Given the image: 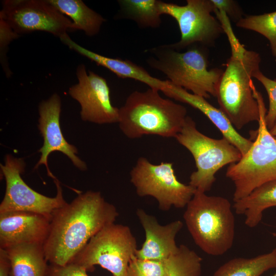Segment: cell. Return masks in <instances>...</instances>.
<instances>
[{
    "label": "cell",
    "instance_id": "obj_11",
    "mask_svg": "<svg viewBox=\"0 0 276 276\" xmlns=\"http://www.w3.org/2000/svg\"><path fill=\"white\" fill-rule=\"evenodd\" d=\"M1 164V174L6 182L5 193L0 204V214L24 211L38 213L51 218L53 212L66 203L59 180L54 182L57 194L54 197L42 195L32 189L23 180L26 164L24 159L7 154Z\"/></svg>",
    "mask_w": 276,
    "mask_h": 276
},
{
    "label": "cell",
    "instance_id": "obj_6",
    "mask_svg": "<svg viewBox=\"0 0 276 276\" xmlns=\"http://www.w3.org/2000/svg\"><path fill=\"white\" fill-rule=\"evenodd\" d=\"M254 94L260 109L259 127L247 152L236 163L229 165L226 176L233 181V201L240 200L263 184L276 181V140L267 128V112L262 94L256 88Z\"/></svg>",
    "mask_w": 276,
    "mask_h": 276
},
{
    "label": "cell",
    "instance_id": "obj_26",
    "mask_svg": "<svg viewBox=\"0 0 276 276\" xmlns=\"http://www.w3.org/2000/svg\"><path fill=\"white\" fill-rule=\"evenodd\" d=\"M168 259L144 260L134 256L129 264L126 276H168Z\"/></svg>",
    "mask_w": 276,
    "mask_h": 276
},
{
    "label": "cell",
    "instance_id": "obj_23",
    "mask_svg": "<svg viewBox=\"0 0 276 276\" xmlns=\"http://www.w3.org/2000/svg\"><path fill=\"white\" fill-rule=\"evenodd\" d=\"M159 0H120V15L141 28H157L162 23Z\"/></svg>",
    "mask_w": 276,
    "mask_h": 276
},
{
    "label": "cell",
    "instance_id": "obj_32",
    "mask_svg": "<svg viewBox=\"0 0 276 276\" xmlns=\"http://www.w3.org/2000/svg\"><path fill=\"white\" fill-rule=\"evenodd\" d=\"M269 131L271 135L276 140V120L273 126Z\"/></svg>",
    "mask_w": 276,
    "mask_h": 276
},
{
    "label": "cell",
    "instance_id": "obj_31",
    "mask_svg": "<svg viewBox=\"0 0 276 276\" xmlns=\"http://www.w3.org/2000/svg\"><path fill=\"white\" fill-rule=\"evenodd\" d=\"M0 276L10 275V262L6 249L0 248Z\"/></svg>",
    "mask_w": 276,
    "mask_h": 276
},
{
    "label": "cell",
    "instance_id": "obj_1",
    "mask_svg": "<svg viewBox=\"0 0 276 276\" xmlns=\"http://www.w3.org/2000/svg\"><path fill=\"white\" fill-rule=\"evenodd\" d=\"M119 216L116 206L100 192L87 191L56 209L50 220L43 249L47 261L64 265L71 262L88 241Z\"/></svg>",
    "mask_w": 276,
    "mask_h": 276
},
{
    "label": "cell",
    "instance_id": "obj_8",
    "mask_svg": "<svg viewBox=\"0 0 276 276\" xmlns=\"http://www.w3.org/2000/svg\"><path fill=\"white\" fill-rule=\"evenodd\" d=\"M136 240L127 225L113 223L99 232L70 263L87 271L99 265L112 276H126L131 260L135 256Z\"/></svg>",
    "mask_w": 276,
    "mask_h": 276
},
{
    "label": "cell",
    "instance_id": "obj_24",
    "mask_svg": "<svg viewBox=\"0 0 276 276\" xmlns=\"http://www.w3.org/2000/svg\"><path fill=\"white\" fill-rule=\"evenodd\" d=\"M235 24L238 28L255 31L266 38L272 55L276 58V11L259 15H245Z\"/></svg>",
    "mask_w": 276,
    "mask_h": 276
},
{
    "label": "cell",
    "instance_id": "obj_27",
    "mask_svg": "<svg viewBox=\"0 0 276 276\" xmlns=\"http://www.w3.org/2000/svg\"><path fill=\"white\" fill-rule=\"evenodd\" d=\"M253 78L258 80L266 90L269 99V108L265 117V121L268 130L273 126L276 120V80L264 75L259 70L253 74Z\"/></svg>",
    "mask_w": 276,
    "mask_h": 276
},
{
    "label": "cell",
    "instance_id": "obj_16",
    "mask_svg": "<svg viewBox=\"0 0 276 276\" xmlns=\"http://www.w3.org/2000/svg\"><path fill=\"white\" fill-rule=\"evenodd\" d=\"M136 214L145 234L142 247L136 251V258L166 260L178 252L179 246L176 243L175 238L183 227L182 221L177 220L163 225L154 216L142 209H137Z\"/></svg>",
    "mask_w": 276,
    "mask_h": 276
},
{
    "label": "cell",
    "instance_id": "obj_14",
    "mask_svg": "<svg viewBox=\"0 0 276 276\" xmlns=\"http://www.w3.org/2000/svg\"><path fill=\"white\" fill-rule=\"evenodd\" d=\"M61 99L57 94H54L48 99L40 102L38 106V129L41 134L43 143L39 150L40 157L34 168L43 165L48 174L53 179V175L48 166V157L54 151L61 152L69 158L73 165L81 171L87 169L86 163L77 155L78 149L65 139L60 124Z\"/></svg>",
    "mask_w": 276,
    "mask_h": 276
},
{
    "label": "cell",
    "instance_id": "obj_15",
    "mask_svg": "<svg viewBox=\"0 0 276 276\" xmlns=\"http://www.w3.org/2000/svg\"><path fill=\"white\" fill-rule=\"evenodd\" d=\"M51 218L30 212L0 214V248L23 244L43 245L48 236Z\"/></svg>",
    "mask_w": 276,
    "mask_h": 276
},
{
    "label": "cell",
    "instance_id": "obj_9",
    "mask_svg": "<svg viewBox=\"0 0 276 276\" xmlns=\"http://www.w3.org/2000/svg\"><path fill=\"white\" fill-rule=\"evenodd\" d=\"M130 177L137 195L154 198L159 209L164 211L172 206L186 207L196 191L178 180L170 162L153 164L146 157H140L131 170Z\"/></svg>",
    "mask_w": 276,
    "mask_h": 276
},
{
    "label": "cell",
    "instance_id": "obj_5",
    "mask_svg": "<svg viewBox=\"0 0 276 276\" xmlns=\"http://www.w3.org/2000/svg\"><path fill=\"white\" fill-rule=\"evenodd\" d=\"M183 218L194 242L206 254L220 256L232 247L235 221L227 199L196 190Z\"/></svg>",
    "mask_w": 276,
    "mask_h": 276
},
{
    "label": "cell",
    "instance_id": "obj_28",
    "mask_svg": "<svg viewBox=\"0 0 276 276\" xmlns=\"http://www.w3.org/2000/svg\"><path fill=\"white\" fill-rule=\"evenodd\" d=\"M19 35L3 18H0V56L1 62L7 77L11 75L7 59V52L10 43Z\"/></svg>",
    "mask_w": 276,
    "mask_h": 276
},
{
    "label": "cell",
    "instance_id": "obj_22",
    "mask_svg": "<svg viewBox=\"0 0 276 276\" xmlns=\"http://www.w3.org/2000/svg\"><path fill=\"white\" fill-rule=\"evenodd\" d=\"M276 268V251L251 258H236L220 266L213 276H260Z\"/></svg>",
    "mask_w": 276,
    "mask_h": 276
},
{
    "label": "cell",
    "instance_id": "obj_3",
    "mask_svg": "<svg viewBox=\"0 0 276 276\" xmlns=\"http://www.w3.org/2000/svg\"><path fill=\"white\" fill-rule=\"evenodd\" d=\"M188 116L183 105L163 98L158 90L149 88L128 96L119 108L118 124L122 133L130 139L148 135L175 138Z\"/></svg>",
    "mask_w": 276,
    "mask_h": 276
},
{
    "label": "cell",
    "instance_id": "obj_12",
    "mask_svg": "<svg viewBox=\"0 0 276 276\" xmlns=\"http://www.w3.org/2000/svg\"><path fill=\"white\" fill-rule=\"evenodd\" d=\"M0 18L18 35L43 31L59 38L72 31V21L48 0H5Z\"/></svg>",
    "mask_w": 276,
    "mask_h": 276
},
{
    "label": "cell",
    "instance_id": "obj_2",
    "mask_svg": "<svg viewBox=\"0 0 276 276\" xmlns=\"http://www.w3.org/2000/svg\"><path fill=\"white\" fill-rule=\"evenodd\" d=\"M231 48V56L216 90L219 109L236 130L259 122L260 109L254 94L253 74L260 70L261 58L254 51L247 50L233 32L230 20L222 21Z\"/></svg>",
    "mask_w": 276,
    "mask_h": 276
},
{
    "label": "cell",
    "instance_id": "obj_29",
    "mask_svg": "<svg viewBox=\"0 0 276 276\" xmlns=\"http://www.w3.org/2000/svg\"><path fill=\"white\" fill-rule=\"evenodd\" d=\"M82 266L74 263L64 265L48 264L45 276H88Z\"/></svg>",
    "mask_w": 276,
    "mask_h": 276
},
{
    "label": "cell",
    "instance_id": "obj_18",
    "mask_svg": "<svg viewBox=\"0 0 276 276\" xmlns=\"http://www.w3.org/2000/svg\"><path fill=\"white\" fill-rule=\"evenodd\" d=\"M59 38L71 50L108 69L120 78L132 79L161 91L167 86L168 80L164 81L153 77L143 67L129 60L108 57L90 51L73 41L67 33Z\"/></svg>",
    "mask_w": 276,
    "mask_h": 276
},
{
    "label": "cell",
    "instance_id": "obj_17",
    "mask_svg": "<svg viewBox=\"0 0 276 276\" xmlns=\"http://www.w3.org/2000/svg\"><path fill=\"white\" fill-rule=\"evenodd\" d=\"M162 92L167 97L187 104L201 111L217 127L223 137L238 149L242 156L250 148L253 142L242 136L222 111L210 103L205 98L190 93L172 84L168 80V85Z\"/></svg>",
    "mask_w": 276,
    "mask_h": 276
},
{
    "label": "cell",
    "instance_id": "obj_19",
    "mask_svg": "<svg viewBox=\"0 0 276 276\" xmlns=\"http://www.w3.org/2000/svg\"><path fill=\"white\" fill-rule=\"evenodd\" d=\"M11 276H45L48 262L43 245L23 244L7 249Z\"/></svg>",
    "mask_w": 276,
    "mask_h": 276
},
{
    "label": "cell",
    "instance_id": "obj_30",
    "mask_svg": "<svg viewBox=\"0 0 276 276\" xmlns=\"http://www.w3.org/2000/svg\"><path fill=\"white\" fill-rule=\"evenodd\" d=\"M215 9L223 12L229 19L235 23L244 16L241 7L234 0H212Z\"/></svg>",
    "mask_w": 276,
    "mask_h": 276
},
{
    "label": "cell",
    "instance_id": "obj_7",
    "mask_svg": "<svg viewBox=\"0 0 276 276\" xmlns=\"http://www.w3.org/2000/svg\"><path fill=\"white\" fill-rule=\"evenodd\" d=\"M175 139L193 156L196 170L191 173L189 184L200 192L210 191L216 180V173L242 157L238 149L225 137L215 139L199 131L189 116Z\"/></svg>",
    "mask_w": 276,
    "mask_h": 276
},
{
    "label": "cell",
    "instance_id": "obj_33",
    "mask_svg": "<svg viewBox=\"0 0 276 276\" xmlns=\"http://www.w3.org/2000/svg\"><path fill=\"white\" fill-rule=\"evenodd\" d=\"M273 276H276V272L275 273V274Z\"/></svg>",
    "mask_w": 276,
    "mask_h": 276
},
{
    "label": "cell",
    "instance_id": "obj_10",
    "mask_svg": "<svg viewBox=\"0 0 276 276\" xmlns=\"http://www.w3.org/2000/svg\"><path fill=\"white\" fill-rule=\"evenodd\" d=\"M159 9L162 15H169L177 22L180 39L169 44L176 51L196 44L212 47L224 33L220 21L212 15L215 6L212 0H187L183 6L160 1Z\"/></svg>",
    "mask_w": 276,
    "mask_h": 276
},
{
    "label": "cell",
    "instance_id": "obj_4",
    "mask_svg": "<svg viewBox=\"0 0 276 276\" xmlns=\"http://www.w3.org/2000/svg\"><path fill=\"white\" fill-rule=\"evenodd\" d=\"M147 64L168 78L172 84L205 99L216 97L223 70L208 69L209 51L200 44L193 45L183 52L169 44L149 49Z\"/></svg>",
    "mask_w": 276,
    "mask_h": 276
},
{
    "label": "cell",
    "instance_id": "obj_21",
    "mask_svg": "<svg viewBox=\"0 0 276 276\" xmlns=\"http://www.w3.org/2000/svg\"><path fill=\"white\" fill-rule=\"evenodd\" d=\"M59 11L72 20V31L82 30L88 36L100 32L106 19L81 0H48Z\"/></svg>",
    "mask_w": 276,
    "mask_h": 276
},
{
    "label": "cell",
    "instance_id": "obj_25",
    "mask_svg": "<svg viewBox=\"0 0 276 276\" xmlns=\"http://www.w3.org/2000/svg\"><path fill=\"white\" fill-rule=\"evenodd\" d=\"M201 258L185 245L179 246L178 252L168 259V276H200Z\"/></svg>",
    "mask_w": 276,
    "mask_h": 276
},
{
    "label": "cell",
    "instance_id": "obj_13",
    "mask_svg": "<svg viewBox=\"0 0 276 276\" xmlns=\"http://www.w3.org/2000/svg\"><path fill=\"white\" fill-rule=\"evenodd\" d=\"M76 75L78 82L68 93L79 103L81 119L98 124L118 123L119 108L111 103L106 79L93 71L87 73L83 64L77 67Z\"/></svg>",
    "mask_w": 276,
    "mask_h": 276
},
{
    "label": "cell",
    "instance_id": "obj_20",
    "mask_svg": "<svg viewBox=\"0 0 276 276\" xmlns=\"http://www.w3.org/2000/svg\"><path fill=\"white\" fill-rule=\"evenodd\" d=\"M273 206H276V181L263 184L233 205L236 213L245 216V223L250 228L261 222L264 211Z\"/></svg>",
    "mask_w": 276,
    "mask_h": 276
},
{
    "label": "cell",
    "instance_id": "obj_34",
    "mask_svg": "<svg viewBox=\"0 0 276 276\" xmlns=\"http://www.w3.org/2000/svg\"><path fill=\"white\" fill-rule=\"evenodd\" d=\"M275 249V250L276 251V247L275 248V249Z\"/></svg>",
    "mask_w": 276,
    "mask_h": 276
}]
</instances>
